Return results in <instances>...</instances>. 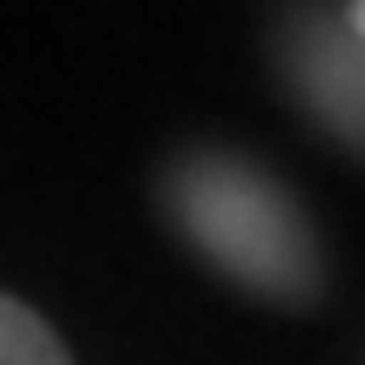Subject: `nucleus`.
Masks as SVG:
<instances>
[{"instance_id": "nucleus-3", "label": "nucleus", "mask_w": 365, "mask_h": 365, "mask_svg": "<svg viewBox=\"0 0 365 365\" xmlns=\"http://www.w3.org/2000/svg\"><path fill=\"white\" fill-rule=\"evenodd\" d=\"M0 365H75V359L34 304L0 298Z\"/></svg>"}, {"instance_id": "nucleus-2", "label": "nucleus", "mask_w": 365, "mask_h": 365, "mask_svg": "<svg viewBox=\"0 0 365 365\" xmlns=\"http://www.w3.org/2000/svg\"><path fill=\"white\" fill-rule=\"evenodd\" d=\"M271 61L284 75L291 102L312 115V129L365 156V41L339 21V7H325V0L291 7L277 21Z\"/></svg>"}, {"instance_id": "nucleus-4", "label": "nucleus", "mask_w": 365, "mask_h": 365, "mask_svg": "<svg viewBox=\"0 0 365 365\" xmlns=\"http://www.w3.org/2000/svg\"><path fill=\"white\" fill-rule=\"evenodd\" d=\"M339 21H345V27H352V34H359V41H365V0H345V7H339Z\"/></svg>"}, {"instance_id": "nucleus-1", "label": "nucleus", "mask_w": 365, "mask_h": 365, "mask_svg": "<svg viewBox=\"0 0 365 365\" xmlns=\"http://www.w3.org/2000/svg\"><path fill=\"white\" fill-rule=\"evenodd\" d=\"M163 217L217 277L264 304L304 312L325 291V244L304 203L244 149H182L163 170Z\"/></svg>"}]
</instances>
